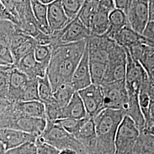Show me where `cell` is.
Returning a JSON list of instances; mask_svg holds the SVG:
<instances>
[{"instance_id": "6da1fadb", "label": "cell", "mask_w": 154, "mask_h": 154, "mask_svg": "<svg viewBox=\"0 0 154 154\" xmlns=\"http://www.w3.org/2000/svg\"><path fill=\"white\" fill-rule=\"evenodd\" d=\"M87 39L62 45L53 49L46 74L53 93L60 86L70 83L72 74L84 53Z\"/></svg>"}, {"instance_id": "7a4b0ae2", "label": "cell", "mask_w": 154, "mask_h": 154, "mask_svg": "<svg viewBox=\"0 0 154 154\" xmlns=\"http://www.w3.org/2000/svg\"><path fill=\"white\" fill-rule=\"evenodd\" d=\"M125 116L124 111L105 109L94 118L97 137L94 154H114L116 134Z\"/></svg>"}, {"instance_id": "3957f363", "label": "cell", "mask_w": 154, "mask_h": 154, "mask_svg": "<svg viewBox=\"0 0 154 154\" xmlns=\"http://www.w3.org/2000/svg\"><path fill=\"white\" fill-rule=\"evenodd\" d=\"M46 120L45 118H32L23 116L10 103L0 115V129H13L33 135L38 138L45 129Z\"/></svg>"}, {"instance_id": "277c9868", "label": "cell", "mask_w": 154, "mask_h": 154, "mask_svg": "<svg viewBox=\"0 0 154 154\" xmlns=\"http://www.w3.org/2000/svg\"><path fill=\"white\" fill-rule=\"evenodd\" d=\"M37 139L54 147L59 151L71 149L75 151L77 154H88L76 138L54 122L46 121L45 129Z\"/></svg>"}, {"instance_id": "5b68a950", "label": "cell", "mask_w": 154, "mask_h": 154, "mask_svg": "<svg viewBox=\"0 0 154 154\" xmlns=\"http://www.w3.org/2000/svg\"><path fill=\"white\" fill-rule=\"evenodd\" d=\"M126 63V50L111 39L105 75L100 85L125 81Z\"/></svg>"}, {"instance_id": "8992f818", "label": "cell", "mask_w": 154, "mask_h": 154, "mask_svg": "<svg viewBox=\"0 0 154 154\" xmlns=\"http://www.w3.org/2000/svg\"><path fill=\"white\" fill-rule=\"evenodd\" d=\"M139 130L127 116L123 118L117 130L114 154H131L139 136Z\"/></svg>"}, {"instance_id": "52a82bcc", "label": "cell", "mask_w": 154, "mask_h": 154, "mask_svg": "<svg viewBox=\"0 0 154 154\" xmlns=\"http://www.w3.org/2000/svg\"><path fill=\"white\" fill-rule=\"evenodd\" d=\"M50 35L51 43L50 45L54 49L62 45L75 43L87 39L91 35V33L77 16L65 28L53 32Z\"/></svg>"}, {"instance_id": "ba28073f", "label": "cell", "mask_w": 154, "mask_h": 154, "mask_svg": "<svg viewBox=\"0 0 154 154\" xmlns=\"http://www.w3.org/2000/svg\"><path fill=\"white\" fill-rule=\"evenodd\" d=\"M100 86L103 93V109L122 110L126 112L128 103V96L125 81Z\"/></svg>"}, {"instance_id": "9c48e42d", "label": "cell", "mask_w": 154, "mask_h": 154, "mask_svg": "<svg viewBox=\"0 0 154 154\" xmlns=\"http://www.w3.org/2000/svg\"><path fill=\"white\" fill-rule=\"evenodd\" d=\"M154 79H149L141 87L139 104L144 119V128L154 134Z\"/></svg>"}, {"instance_id": "30bf717a", "label": "cell", "mask_w": 154, "mask_h": 154, "mask_svg": "<svg viewBox=\"0 0 154 154\" xmlns=\"http://www.w3.org/2000/svg\"><path fill=\"white\" fill-rule=\"evenodd\" d=\"M127 63L125 82L128 95H139L141 87L149 78L143 67L129 55L126 50Z\"/></svg>"}, {"instance_id": "8fae6325", "label": "cell", "mask_w": 154, "mask_h": 154, "mask_svg": "<svg viewBox=\"0 0 154 154\" xmlns=\"http://www.w3.org/2000/svg\"><path fill=\"white\" fill-rule=\"evenodd\" d=\"M87 113V116L93 118L103 109V93L100 85L91 84L88 87L77 91Z\"/></svg>"}, {"instance_id": "7c38bea8", "label": "cell", "mask_w": 154, "mask_h": 154, "mask_svg": "<svg viewBox=\"0 0 154 154\" xmlns=\"http://www.w3.org/2000/svg\"><path fill=\"white\" fill-rule=\"evenodd\" d=\"M16 8L20 22V32L35 38L41 32L33 15L30 1H16Z\"/></svg>"}, {"instance_id": "4fadbf2b", "label": "cell", "mask_w": 154, "mask_h": 154, "mask_svg": "<svg viewBox=\"0 0 154 154\" xmlns=\"http://www.w3.org/2000/svg\"><path fill=\"white\" fill-rule=\"evenodd\" d=\"M126 16L128 26L142 35L148 22V1H131Z\"/></svg>"}, {"instance_id": "5bb4252c", "label": "cell", "mask_w": 154, "mask_h": 154, "mask_svg": "<svg viewBox=\"0 0 154 154\" xmlns=\"http://www.w3.org/2000/svg\"><path fill=\"white\" fill-rule=\"evenodd\" d=\"M110 41L105 35H91L87 39L89 61L106 64Z\"/></svg>"}, {"instance_id": "9a60e30c", "label": "cell", "mask_w": 154, "mask_h": 154, "mask_svg": "<svg viewBox=\"0 0 154 154\" xmlns=\"http://www.w3.org/2000/svg\"><path fill=\"white\" fill-rule=\"evenodd\" d=\"M70 84L77 92L88 87L92 84L89 69V58L87 43L82 57L72 74Z\"/></svg>"}, {"instance_id": "2e32d148", "label": "cell", "mask_w": 154, "mask_h": 154, "mask_svg": "<svg viewBox=\"0 0 154 154\" xmlns=\"http://www.w3.org/2000/svg\"><path fill=\"white\" fill-rule=\"evenodd\" d=\"M74 137L82 145L88 154H94L96 147L97 137L93 118L88 116Z\"/></svg>"}, {"instance_id": "e0dca14e", "label": "cell", "mask_w": 154, "mask_h": 154, "mask_svg": "<svg viewBox=\"0 0 154 154\" xmlns=\"http://www.w3.org/2000/svg\"><path fill=\"white\" fill-rule=\"evenodd\" d=\"M14 66L26 75L29 79L44 77L46 75L48 69V67L35 60L34 51L23 57L16 65Z\"/></svg>"}, {"instance_id": "ac0fdd59", "label": "cell", "mask_w": 154, "mask_h": 154, "mask_svg": "<svg viewBox=\"0 0 154 154\" xmlns=\"http://www.w3.org/2000/svg\"><path fill=\"white\" fill-rule=\"evenodd\" d=\"M47 18L51 34L62 29L71 22L64 12L61 0L53 1L48 5Z\"/></svg>"}, {"instance_id": "d6986e66", "label": "cell", "mask_w": 154, "mask_h": 154, "mask_svg": "<svg viewBox=\"0 0 154 154\" xmlns=\"http://www.w3.org/2000/svg\"><path fill=\"white\" fill-rule=\"evenodd\" d=\"M37 137L13 129H0V142L3 143L7 150L15 148L27 142H35Z\"/></svg>"}, {"instance_id": "ffe728a7", "label": "cell", "mask_w": 154, "mask_h": 154, "mask_svg": "<svg viewBox=\"0 0 154 154\" xmlns=\"http://www.w3.org/2000/svg\"><path fill=\"white\" fill-rule=\"evenodd\" d=\"M28 77L13 66L10 78L8 101L10 103H15L20 101L22 91L28 82Z\"/></svg>"}, {"instance_id": "44dd1931", "label": "cell", "mask_w": 154, "mask_h": 154, "mask_svg": "<svg viewBox=\"0 0 154 154\" xmlns=\"http://www.w3.org/2000/svg\"><path fill=\"white\" fill-rule=\"evenodd\" d=\"M87 117L82 100L78 92H75L68 104L61 109V119L66 118L82 119Z\"/></svg>"}, {"instance_id": "7402d4cb", "label": "cell", "mask_w": 154, "mask_h": 154, "mask_svg": "<svg viewBox=\"0 0 154 154\" xmlns=\"http://www.w3.org/2000/svg\"><path fill=\"white\" fill-rule=\"evenodd\" d=\"M109 11L97 6L90 23L89 30L91 35H102L107 32L109 27Z\"/></svg>"}, {"instance_id": "603a6c76", "label": "cell", "mask_w": 154, "mask_h": 154, "mask_svg": "<svg viewBox=\"0 0 154 154\" xmlns=\"http://www.w3.org/2000/svg\"><path fill=\"white\" fill-rule=\"evenodd\" d=\"M15 108L23 116L37 118H45V105L39 100L19 102L13 103Z\"/></svg>"}, {"instance_id": "cb8c5ba5", "label": "cell", "mask_w": 154, "mask_h": 154, "mask_svg": "<svg viewBox=\"0 0 154 154\" xmlns=\"http://www.w3.org/2000/svg\"><path fill=\"white\" fill-rule=\"evenodd\" d=\"M109 20V27L104 35L111 39L122 29L128 26L126 14L117 9L110 12Z\"/></svg>"}, {"instance_id": "d4e9b609", "label": "cell", "mask_w": 154, "mask_h": 154, "mask_svg": "<svg viewBox=\"0 0 154 154\" xmlns=\"http://www.w3.org/2000/svg\"><path fill=\"white\" fill-rule=\"evenodd\" d=\"M30 4L39 30L45 34L50 35L51 31L47 18L48 5H45L37 0L30 1Z\"/></svg>"}, {"instance_id": "484cf974", "label": "cell", "mask_w": 154, "mask_h": 154, "mask_svg": "<svg viewBox=\"0 0 154 154\" xmlns=\"http://www.w3.org/2000/svg\"><path fill=\"white\" fill-rule=\"evenodd\" d=\"M144 39H146L144 38L141 34L134 31L128 26L122 29L112 39L124 49H128L133 45Z\"/></svg>"}, {"instance_id": "4316f807", "label": "cell", "mask_w": 154, "mask_h": 154, "mask_svg": "<svg viewBox=\"0 0 154 154\" xmlns=\"http://www.w3.org/2000/svg\"><path fill=\"white\" fill-rule=\"evenodd\" d=\"M138 62L143 67L149 79H154V46L146 44Z\"/></svg>"}, {"instance_id": "83f0119b", "label": "cell", "mask_w": 154, "mask_h": 154, "mask_svg": "<svg viewBox=\"0 0 154 154\" xmlns=\"http://www.w3.org/2000/svg\"><path fill=\"white\" fill-rule=\"evenodd\" d=\"M75 92L70 83H66L53 93V100L60 108H63L68 104Z\"/></svg>"}, {"instance_id": "f1b7e54d", "label": "cell", "mask_w": 154, "mask_h": 154, "mask_svg": "<svg viewBox=\"0 0 154 154\" xmlns=\"http://www.w3.org/2000/svg\"><path fill=\"white\" fill-rule=\"evenodd\" d=\"M18 30V26L13 22L0 21V45L10 48L11 39Z\"/></svg>"}, {"instance_id": "f546056e", "label": "cell", "mask_w": 154, "mask_h": 154, "mask_svg": "<svg viewBox=\"0 0 154 154\" xmlns=\"http://www.w3.org/2000/svg\"><path fill=\"white\" fill-rule=\"evenodd\" d=\"M98 4V1H84L81 9L77 15L79 20L88 29L91 18L97 10Z\"/></svg>"}, {"instance_id": "4dcf8cb0", "label": "cell", "mask_w": 154, "mask_h": 154, "mask_svg": "<svg viewBox=\"0 0 154 154\" xmlns=\"http://www.w3.org/2000/svg\"><path fill=\"white\" fill-rule=\"evenodd\" d=\"M38 91L39 100L44 104L53 100V91L47 74L38 78Z\"/></svg>"}, {"instance_id": "1f68e13d", "label": "cell", "mask_w": 154, "mask_h": 154, "mask_svg": "<svg viewBox=\"0 0 154 154\" xmlns=\"http://www.w3.org/2000/svg\"><path fill=\"white\" fill-rule=\"evenodd\" d=\"M39 100L38 91V78L29 79L25 88L22 91L20 102Z\"/></svg>"}, {"instance_id": "d6a6232c", "label": "cell", "mask_w": 154, "mask_h": 154, "mask_svg": "<svg viewBox=\"0 0 154 154\" xmlns=\"http://www.w3.org/2000/svg\"><path fill=\"white\" fill-rule=\"evenodd\" d=\"M13 66H0V98L8 101L9 78Z\"/></svg>"}, {"instance_id": "836d02e7", "label": "cell", "mask_w": 154, "mask_h": 154, "mask_svg": "<svg viewBox=\"0 0 154 154\" xmlns=\"http://www.w3.org/2000/svg\"><path fill=\"white\" fill-rule=\"evenodd\" d=\"M37 45L38 44L35 40L33 38H31L25 44L22 45L16 49L11 51V54L14 61L13 66H16L23 57L34 51Z\"/></svg>"}, {"instance_id": "e575fe53", "label": "cell", "mask_w": 154, "mask_h": 154, "mask_svg": "<svg viewBox=\"0 0 154 154\" xmlns=\"http://www.w3.org/2000/svg\"><path fill=\"white\" fill-rule=\"evenodd\" d=\"M53 48L50 45H37L34 49L35 60L38 63L48 67L52 54Z\"/></svg>"}, {"instance_id": "d590c367", "label": "cell", "mask_w": 154, "mask_h": 154, "mask_svg": "<svg viewBox=\"0 0 154 154\" xmlns=\"http://www.w3.org/2000/svg\"><path fill=\"white\" fill-rule=\"evenodd\" d=\"M84 1L82 0H63L61 4L67 17L70 21L76 18L81 9Z\"/></svg>"}, {"instance_id": "8d00e7d4", "label": "cell", "mask_w": 154, "mask_h": 154, "mask_svg": "<svg viewBox=\"0 0 154 154\" xmlns=\"http://www.w3.org/2000/svg\"><path fill=\"white\" fill-rule=\"evenodd\" d=\"M86 118L82 119H74L66 118L57 120L54 122L55 124L62 127L66 132L74 136L79 131L83 123L85 121Z\"/></svg>"}, {"instance_id": "74e56055", "label": "cell", "mask_w": 154, "mask_h": 154, "mask_svg": "<svg viewBox=\"0 0 154 154\" xmlns=\"http://www.w3.org/2000/svg\"><path fill=\"white\" fill-rule=\"evenodd\" d=\"M106 64L89 61V69L91 83L100 85L105 75Z\"/></svg>"}, {"instance_id": "f35d334b", "label": "cell", "mask_w": 154, "mask_h": 154, "mask_svg": "<svg viewBox=\"0 0 154 154\" xmlns=\"http://www.w3.org/2000/svg\"><path fill=\"white\" fill-rule=\"evenodd\" d=\"M5 154H37L35 142H27L6 151Z\"/></svg>"}, {"instance_id": "ab89813d", "label": "cell", "mask_w": 154, "mask_h": 154, "mask_svg": "<svg viewBox=\"0 0 154 154\" xmlns=\"http://www.w3.org/2000/svg\"><path fill=\"white\" fill-rule=\"evenodd\" d=\"M14 61L10 48L0 45V66H13Z\"/></svg>"}, {"instance_id": "60d3db41", "label": "cell", "mask_w": 154, "mask_h": 154, "mask_svg": "<svg viewBox=\"0 0 154 154\" xmlns=\"http://www.w3.org/2000/svg\"><path fill=\"white\" fill-rule=\"evenodd\" d=\"M35 144L37 148V154H58L60 151L54 147L36 139Z\"/></svg>"}, {"instance_id": "b9f144b4", "label": "cell", "mask_w": 154, "mask_h": 154, "mask_svg": "<svg viewBox=\"0 0 154 154\" xmlns=\"http://www.w3.org/2000/svg\"><path fill=\"white\" fill-rule=\"evenodd\" d=\"M32 37L20 32V30H18L16 33H15V34L11 39V46H10L11 51L18 48V47H20L23 44H25Z\"/></svg>"}, {"instance_id": "7bdbcfd3", "label": "cell", "mask_w": 154, "mask_h": 154, "mask_svg": "<svg viewBox=\"0 0 154 154\" xmlns=\"http://www.w3.org/2000/svg\"><path fill=\"white\" fill-rule=\"evenodd\" d=\"M142 35L149 43L154 45V21H148Z\"/></svg>"}, {"instance_id": "ee69618b", "label": "cell", "mask_w": 154, "mask_h": 154, "mask_svg": "<svg viewBox=\"0 0 154 154\" xmlns=\"http://www.w3.org/2000/svg\"><path fill=\"white\" fill-rule=\"evenodd\" d=\"M0 21H9L19 26V22L16 19L7 11L5 7L0 1Z\"/></svg>"}, {"instance_id": "f6af8a7d", "label": "cell", "mask_w": 154, "mask_h": 154, "mask_svg": "<svg viewBox=\"0 0 154 154\" xmlns=\"http://www.w3.org/2000/svg\"><path fill=\"white\" fill-rule=\"evenodd\" d=\"M131 1H127V0H116L114 1V4L116 9H119L120 11L124 12L126 15L129 9V7L130 5Z\"/></svg>"}, {"instance_id": "bcb514c9", "label": "cell", "mask_w": 154, "mask_h": 154, "mask_svg": "<svg viewBox=\"0 0 154 154\" xmlns=\"http://www.w3.org/2000/svg\"><path fill=\"white\" fill-rule=\"evenodd\" d=\"M98 5L102 9L107 11L109 12L112 11L115 8L114 1L112 0H103V1H98Z\"/></svg>"}, {"instance_id": "7dc6e473", "label": "cell", "mask_w": 154, "mask_h": 154, "mask_svg": "<svg viewBox=\"0 0 154 154\" xmlns=\"http://www.w3.org/2000/svg\"><path fill=\"white\" fill-rule=\"evenodd\" d=\"M148 21H154V1H148Z\"/></svg>"}, {"instance_id": "c3c4849f", "label": "cell", "mask_w": 154, "mask_h": 154, "mask_svg": "<svg viewBox=\"0 0 154 154\" xmlns=\"http://www.w3.org/2000/svg\"><path fill=\"white\" fill-rule=\"evenodd\" d=\"M10 104V103L4 99L0 98V115L6 110L7 107Z\"/></svg>"}, {"instance_id": "681fc988", "label": "cell", "mask_w": 154, "mask_h": 154, "mask_svg": "<svg viewBox=\"0 0 154 154\" xmlns=\"http://www.w3.org/2000/svg\"><path fill=\"white\" fill-rule=\"evenodd\" d=\"M58 154H77V152L71 149H65L60 151Z\"/></svg>"}, {"instance_id": "f907efd6", "label": "cell", "mask_w": 154, "mask_h": 154, "mask_svg": "<svg viewBox=\"0 0 154 154\" xmlns=\"http://www.w3.org/2000/svg\"><path fill=\"white\" fill-rule=\"evenodd\" d=\"M6 151L5 145L0 142V154H5Z\"/></svg>"}, {"instance_id": "816d5d0a", "label": "cell", "mask_w": 154, "mask_h": 154, "mask_svg": "<svg viewBox=\"0 0 154 154\" xmlns=\"http://www.w3.org/2000/svg\"><path fill=\"white\" fill-rule=\"evenodd\" d=\"M53 1L51 0H41L40 1V2L41 3H42L43 4H44L45 5H48L50 3H51Z\"/></svg>"}, {"instance_id": "f5cc1de1", "label": "cell", "mask_w": 154, "mask_h": 154, "mask_svg": "<svg viewBox=\"0 0 154 154\" xmlns=\"http://www.w3.org/2000/svg\"><path fill=\"white\" fill-rule=\"evenodd\" d=\"M135 154V153H132V154Z\"/></svg>"}]
</instances>
